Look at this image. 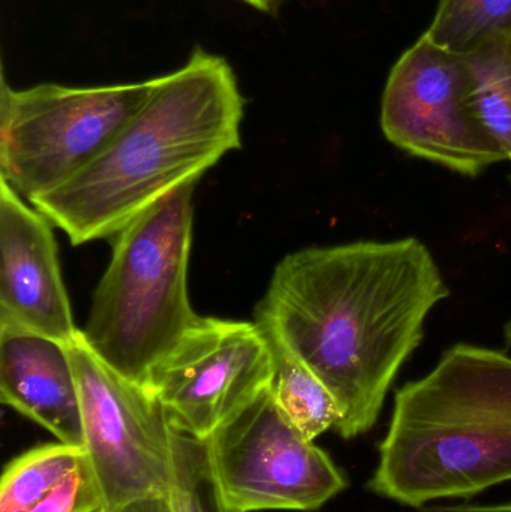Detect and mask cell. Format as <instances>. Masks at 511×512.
Listing matches in <instances>:
<instances>
[{
  "instance_id": "3957f363",
  "label": "cell",
  "mask_w": 511,
  "mask_h": 512,
  "mask_svg": "<svg viewBox=\"0 0 511 512\" xmlns=\"http://www.w3.org/2000/svg\"><path fill=\"white\" fill-rule=\"evenodd\" d=\"M511 481V357L458 343L396 391L368 489L405 507Z\"/></svg>"
},
{
  "instance_id": "e0dca14e",
  "label": "cell",
  "mask_w": 511,
  "mask_h": 512,
  "mask_svg": "<svg viewBox=\"0 0 511 512\" xmlns=\"http://www.w3.org/2000/svg\"><path fill=\"white\" fill-rule=\"evenodd\" d=\"M101 508V489L86 459L54 492L26 512H98Z\"/></svg>"
},
{
  "instance_id": "4fadbf2b",
  "label": "cell",
  "mask_w": 511,
  "mask_h": 512,
  "mask_svg": "<svg viewBox=\"0 0 511 512\" xmlns=\"http://www.w3.org/2000/svg\"><path fill=\"white\" fill-rule=\"evenodd\" d=\"M477 119L511 161V36H501L462 56Z\"/></svg>"
},
{
  "instance_id": "5b68a950",
  "label": "cell",
  "mask_w": 511,
  "mask_h": 512,
  "mask_svg": "<svg viewBox=\"0 0 511 512\" xmlns=\"http://www.w3.org/2000/svg\"><path fill=\"white\" fill-rule=\"evenodd\" d=\"M0 77V179L27 201L53 191L95 161L149 99L138 83L27 89Z\"/></svg>"
},
{
  "instance_id": "2e32d148",
  "label": "cell",
  "mask_w": 511,
  "mask_h": 512,
  "mask_svg": "<svg viewBox=\"0 0 511 512\" xmlns=\"http://www.w3.org/2000/svg\"><path fill=\"white\" fill-rule=\"evenodd\" d=\"M170 496L176 512H234L216 483L207 439L173 421Z\"/></svg>"
},
{
  "instance_id": "9c48e42d",
  "label": "cell",
  "mask_w": 511,
  "mask_h": 512,
  "mask_svg": "<svg viewBox=\"0 0 511 512\" xmlns=\"http://www.w3.org/2000/svg\"><path fill=\"white\" fill-rule=\"evenodd\" d=\"M272 376V352L255 322L198 316L144 387L170 421L209 439L269 388Z\"/></svg>"
},
{
  "instance_id": "44dd1931",
  "label": "cell",
  "mask_w": 511,
  "mask_h": 512,
  "mask_svg": "<svg viewBox=\"0 0 511 512\" xmlns=\"http://www.w3.org/2000/svg\"><path fill=\"white\" fill-rule=\"evenodd\" d=\"M504 339H506L507 346L511 348V319L504 327Z\"/></svg>"
},
{
  "instance_id": "52a82bcc",
  "label": "cell",
  "mask_w": 511,
  "mask_h": 512,
  "mask_svg": "<svg viewBox=\"0 0 511 512\" xmlns=\"http://www.w3.org/2000/svg\"><path fill=\"white\" fill-rule=\"evenodd\" d=\"M207 444L216 483L234 512L315 511L348 484L326 451L284 417L269 388Z\"/></svg>"
},
{
  "instance_id": "8992f818",
  "label": "cell",
  "mask_w": 511,
  "mask_h": 512,
  "mask_svg": "<svg viewBox=\"0 0 511 512\" xmlns=\"http://www.w3.org/2000/svg\"><path fill=\"white\" fill-rule=\"evenodd\" d=\"M66 348L80 396L83 450L104 507L170 492L171 421L164 406L101 360L83 331Z\"/></svg>"
},
{
  "instance_id": "9a60e30c",
  "label": "cell",
  "mask_w": 511,
  "mask_h": 512,
  "mask_svg": "<svg viewBox=\"0 0 511 512\" xmlns=\"http://www.w3.org/2000/svg\"><path fill=\"white\" fill-rule=\"evenodd\" d=\"M423 35L443 50L465 56L492 39L511 36V0H441Z\"/></svg>"
},
{
  "instance_id": "6da1fadb",
  "label": "cell",
  "mask_w": 511,
  "mask_h": 512,
  "mask_svg": "<svg viewBox=\"0 0 511 512\" xmlns=\"http://www.w3.org/2000/svg\"><path fill=\"white\" fill-rule=\"evenodd\" d=\"M440 267L416 237L306 248L273 271L255 322L270 328L335 397L344 439L377 423L431 310L449 298Z\"/></svg>"
},
{
  "instance_id": "7c38bea8",
  "label": "cell",
  "mask_w": 511,
  "mask_h": 512,
  "mask_svg": "<svg viewBox=\"0 0 511 512\" xmlns=\"http://www.w3.org/2000/svg\"><path fill=\"white\" fill-rule=\"evenodd\" d=\"M257 324V322H255ZM270 346V394L284 417L314 442L341 420L338 403L320 378L270 328L257 324Z\"/></svg>"
},
{
  "instance_id": "30bf717a",
  "label": "cell",
  "mask_w": 511,
  "mask_h": 512,
  "mask_svg": "<svg viewBox=\"0 0 511 512\" xmlns=\"http://www.w3.org/2000/svg\"><path fill=\"white\" fill-rule=\"evenodd\" d=\"M54 225L0 179V327L69 345L77 336Z\"/></svg>"
},
{
  "instance_id": "ffe728a7",
  "label": "cell",
  "mask_w": 511,
  "mask_h": 512,
  "mask_svg": "<svg viewBox=\"0 0 511 512\" xmlns=\"http://www.w3.org/2000/svg\"><path fill=\"white\" fill-rule=\"evenodd\" d=\"M242 2L257 9V11L266 12V14H275L279 6L284 3V0H242Z\"/></svg>"
},
{
  "instance_id": "7a4b0ae2",
  "label": "cell",
  "mask_w": 511,
  "mask_h": 512,
  "mask_svg": "<svg viewBox=\"0 0 511 512\" xmlns=\"http://www.w3.org/2000/svg\"><path fill=\"white\" fill-rule=\"evenodd\" d=\"M243 111L230 63L197 47L182 68L155 78L149 99L95 161L30 206L74 246L116 237L239 149Z\"/></svg>"
},
{
  "instance_id": "d6986e66",
  "label": "cell",
  "mask_w": 511,
  "mask_h": 512,
  "mask_svg": "<svg viewBox=\"0 0 511 512\" xmlns=\"http://www.w3.org/2000/svg\"><path fill=\"white\" fill-rule=\"evenodd\" d=\"M419 512H511V504L504 505H440L423 508Z\"/></svg>"
},
{
  "instance_id": "277c9868",
  "label": "cell",
  "mask_w": 511,
  "mask_h": 512,
  "mask_svg": "<svg viewBox=\"0 0 511 512\" xmlns=\"http://www.w3.org/2000/svg\"><path fill=\"white\" fill-rule=\"evenodd\" d=\"M194 188L177 189L114 237L81 330L101 360L141 385L200 316L188 295Z\"/></svg>"
},
{
  "instance_id": "ba28073f",
  "label": "cell",
  "mask_w": 511,
  "mask_h": 512,
  "mask_svg": "<svg viewBox=\"0 0 511 512\" xmlns=\"http://www.w3.org/2000/svg\"><path fill=\"white\" fill-rule=\"evenodd\" d=\"M381 128L393 146L461 176L507 161L474 113L464 59L425 35L390 72Z\"/></svg>"
},
{
  "instance_id": "5bb4252c",
  "label": "cell",
  "mask_w": 511,
  "mask_h": 512,
  "mask_svg": "<svg viewBox=\"0 0 511 512\" xmlns=\"http://www.w3.org/2000/svg\"><path fill=\"white\" fill-rule=\"evenodd\" d=\"M86 460L83 447L45 444L12 459L3 469L0 512H26L57 489Z\"/></svg>"
},
{
  "instance_id": "ac0fdd59",
  "label": "cell",
  "mask_w": 511,
  "mask_h": 512,
  "mask_svg": "<svg viewBox=\"0 0 511 512\" xmlns=\"http://www.w3.org/2000/svg\"><path fill=\"white\" fill-rule=\"evenodd\" d=\"M98 512H176V510H174L173 501L168 492L132 499V501L116 505V507L101 508Z\"/></svg>"
},
{
  "instance_id": "8fae6325",
  "label": "cell",
  "mask_w": 511,
  "mask_h": 512,
  "mask_svg": "<svg viewBox=\"0 0 511 512\" xmlns=\"http://www.w3.org/2000/svg\"><path fill=\"white\" fill-rule=\"evenodd\" d=\"M0 400L57 441L83 447L80 396L63 343L0 327Z\"/></svg>"
}]
</instances>
